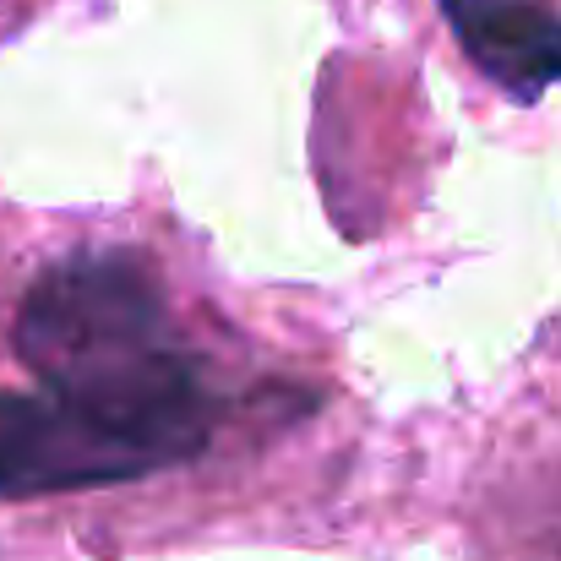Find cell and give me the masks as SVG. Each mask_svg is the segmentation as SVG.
<instances>
[{"label": "cell", "instance_id": "obj_1", "mask_svg": "<svg viewBox=\"0 0 561 561\" xmlns=\"http://www.w3.org/2000/svg\"><path fill=\"white\" fill-rule=\"evenodd\" d=\"M11 344L71 425L99 447L115 485L191 463L218 425V392L181 344L159 267L142 251H77L49 262Z\"/></svg>", "mask_w": 561, "mask_h": 561}, {"label": "cell", "instance_id": "obj_2", "mask_svg": "<svg viewBox=\"0 0 561 561\" xmlns=\"http://www.w3.org/2000/svg\"><path fill=\"white\" fill-rule=\"evenodd\" d=\"M442 16L463 55L518 104H535L561 82L557 0H442Z\"/></svg>", "mask_w": 561, "mask_h": 561}]
</instances>
